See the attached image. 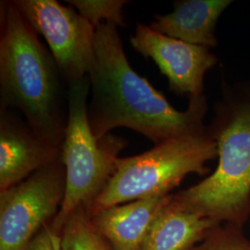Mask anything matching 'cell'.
I'll use <instances>...</instances> for the list:
<instances>
[{"mask_svg": "<svg viewBox=\"0 0 250 250\" xmlns=\"http://www.w3.org/2000/svg\"><path fill=\"white\" fill-rule=\"evenodd\" d=\"M89 80L88 119L97 139L117 127H127L158 145L207 130L205 96L189 99L185 111L172 107L161 92L131 67L118 26L112 22L96 27Z\"/></svg>", "mask_w": 250, "mask_h": 250, "instance_id": "1", "label": "cell"}, {"mask_svg": "<svg viewBox=\"0 0 250 250\" xmlns=\"http://www.w3.org/2000/svg\"><path fill=\"white\" fill-rule=\"evenodd\" d=\"M53 55L14 1L0 5L1 109H19L36 134L62 148L68 93Z\"/></svg>", "mask_w": 250, "mask_h": 250, "instance_id": "2", "label": "cell"}, {"mask_svg": "<svg viewBox=\"0 0 250 250\" xmlns=\"http://www.w3.org/2000/svg\"><path fill=\"white\" fill-rule=\"evenodd\" d=\"M207 130L217 144L212 174L172 195L184 208L222 224L241 226L250 214V90H230Z\"/></svg>", "mask_w": 250, "mask_h": 250, "instance_id": "3", "label": "cell"}, {"mask_svg": "<svg viewBox=\"0 0 250 250\" xmlns=\"http://www.w3.org/2000/svg\"><path fill=\"white\" fill-rule=\"evenodd\" d=\"M217 157V144L206 130L155 145L136 156L118 158L107 186L87 208L90 215L112 206L168 196L188 174L206 175L207 163Z\"/></svg>", "mask_w": 250, "mask_h": 250, "instance_id": "4", "label": "cell"}, {"mask_svg": "<svg viewBox=\"0 0 250 250\" xmlns=\"http://www.w3.org/2000/svg\"><path fill=\"white\" fill-rule=\"evenodd\" d=\"M89 76L69 84L68 122L62 148L66 171L65 194L52 225L62 232L68 218L81 206L89 207L112 176L118 154L127 145L124 138L108 134L94 135L88 119Z\"/></svg>", "mask_w": 250, "mask_h": 250, "instance_id": "5", "label": "cell"}, {"mask_svg": "<svg viewBox=\"0 0 250 250\" xmlns=\"http://www.w3.org/2000/svg\"><path fill=\"white\" fill-rule=\"evenodd\" d=\"M66 171L62 157L0 192V250H24L60 211Z\"/></svg>", "mask_w": 250, "mask_h": 250, "instance_id": "6", "label": "cell"}, {"mask_svg": "<svg viewBox=\"0 0 250 250\" xmlns=\"http://www.w3.org/2000/svg\"><path fill=\"white\" fill-rule=\"evenodd\" d=\"M37 35L45 37L68 84L89 76L95 56V30L72 5L57 0H14Z\"/></svg>", "mask_w": 250, "mask_h": 250, "instance_id": "7", "label": "cell"}, {"mask_svg": "<svg viewBox=\"0 0 250 250\" xmlns=\"http://www.w3.org/2000/svg\"><path fill=\"white\" fill-rule=\"evenodd\" d=\"M130 43L138 53L154 61L175 94L189 99L204 96L206 73L217 62L210 48L162 35L142 23L135 27Z\"/></svg>", "mask_w": 250, "mask_h": 250, "instance_id": "8", "label": "cell"}, {"mask_svg": "<svg viewBox=\"0 0 250 250\" xmlns=\"http://www.w3.org/2000/svg\"><path fill=\"white\" fill-rule=\"evenodd\" d=\"M62 157V148L42 138L8 109L0 116V192Z\"/></svg>", "mask_w": 250, "mask_h": 250, "instance_id": "9", "label": "cell"}, {"mask_svg": "<svg viewBox=\"0 0 250 250\" xmlns=\"http://www.w3.org/2000/svg\"><path fill=\"white\" fill-rule=\"evenodd\" d=\"M170 195L109 207L91 215L92 223L112 250H140L156 215Z\"/></svg>", "mask_w": 250, "mask_h": 250, "instance_id": "10", "label": "cell"}, {"mask_svg": "<svg viewBox=\"0 0 250 250\" xmlns=\"http://www.w3.org/2000/svg\"><path fill=\"white\" fill-rule=\"evenodd\" d=\"M231 0H180L166 15L156 14L149 26L158 33L208 48L218 45L216 25Z\"/></svg>", "mask_w": 250, "mask_h": 250, "instance_id": "11", "label": "cell"}, {"mask_svg": "<svg viewBox=\"0 0 250 250\" xmlns=\"http://www.w3.org/2000/svg\"><path fill=\"white\" fill-rule=\"evenodd\" d=\"M220 224L184 208L170 195L156 215L140 250H191Z\"/></svg>", "mask_w": 250, "mask_h": 250, "instance_id": "12", "label": "cell"}, {"mask_svg": "<svg viewBox=\"0 0 250 250\" xmlns=\"http://www.w3.org/2000/svg\"><path fill=\"white\" fill-rule=\"evenodd\" d=\"M63 250H113L96 230L86 206L73 211L62 230Z\"/></svg>", "mask_w": 250, "mask_h": 250, "instance_id": "13", "label": "cell"}, {"mask_svg": "<svg viewBox=\"0 0 250 250\" xmlns=\"http://www.w3.org/2000/svg\"><path fill=\"white\" fill-rule=\"evenodd\" d=\"M67 3L86 19L94 27L101 22H112L117 26H125V0H68Z\"/></svg>", "mask_w": 250, "mask_h": 250, "instance_id": "14", "label": "cell"}, {"mask_svg": "<svg viewBox=\"0 0 250 250\" xmlns=\"http://www.w3.org/2000/svg\"><path fill=\"white\" fill-rule=\"evenodd\" d=\"M191 250H250L241 226L220 224Z\"/></svg>", "mask_w": 250, "mask_h": 250, "instance_id": "15", "label": "cell"}, {"mask_svg": "<svg viewBox=\"0 0 250 250\" xmlns=\"http://www.w3.org/2000/svg\"><path fill=\"white\" fill-rule=\"evenodd\" d=\"M24 250H63L62 232L46 224Z\"/></svg>", "mask_w": 250, "mask_h": 250, "instance_id": "16", "label": "cell"}]
</instances>
